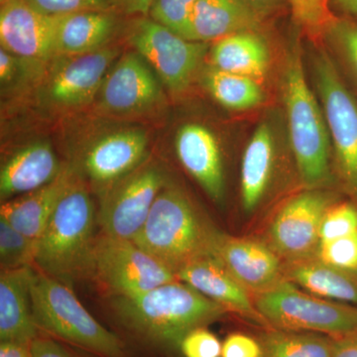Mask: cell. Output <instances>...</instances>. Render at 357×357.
<instances>
[{"mask_svg":"<svg viewBox=\"0 0 357 357\" xmlns=\"http://www.w3.org/2000/svg\"><path fill=\"white\" fill-rule=\"evenodd\" d=\"M115 316L136 340L163 351L178 349L192 331L206 328L227 310L192 286L176 280L132 298L119 297Z\"/></svg>","mask_w":357,"mask_h":357,"instance_id":"1","label":"cell"},{"mask_svg":"<svg viewBox=\"0 0 357 357\" xmlns=\"http://www.w3.org/2000/svg\"><path fill=\"white\" fill-rule=\"evenodd\" d=\"M282 93L301 181L307 189H328L335 178L330 130L318 96L307 83L300 45L286 54Z\"/></svg>","mask_w":357,"mask_h":357,"instance_id":"2","label":"cell"},{"mask_svg":"<svg viewBox=\"0 0 357 357\" xmlns=\"http://www.w3.org/2000/svg\"><path fill=\"white\" fill-rule=\"evenodd\" d=\"M218 231L204 222L184 192L165 185L132 241L177 274L213 253Z\"/></svg>","mask_w":357,"mask_h":357,"instance_id":"3","label":"cell"},{"mask_svg":"<svg viewBox=\"0 0 357 357\" xmlns=\"http://www.w3.org/2000/svg\"><path fill=\"white\" fill-rule=\"evenodd\" d=\"M31 300L40 333L98 357H128L121 337L98 323L67 284L44 272L34 271Z\"/></svg>","mask_w":357,"mask_h":357,"instance_id":"4","label":"cell"},{"mask_svg":"<svg viewBox=\"0 0 357 357\" xmlns=\"http://www.w3.org/2000/svg\"><path fill=\"white\" fill-rule=\"evenodd\" d=\"M93 225V202L83 183L75 178L37 241L35 264L68 285L88 270L95 243Z\"/></svg>","mask_w":357,"mask_h":357,"instance_id":"5","label":"cell"},{"mask_svg":"<svg viewBox=\"0 0 357 357\" xmlns=\"http://www.w3.org/2000/svg\"><path fill=\"white\" fill-rule=\"evenodd\" d=\"M311 54L314 89L325 112L337 178L357 206V96L326 47Z\"/></svg>","mask_w":357,"mask_h":357,"instance_id":"6","label":"cell"},{"mask_svg":"<svg viewBox=\"0 0 357 357\" xmlns=\"http://www.w3.org/2000/svg\"><path fill=\"white\" fill-rule=\"evenodd\" d=\"M253 301L270 328L332 337L357 332V306L324 299L290 281L253 296Z\"/></svg>","mask_w":357,"mask_h":357,"instance_id":"7","label":"cell"},{"mask_svg":"<svg viewBox=\"0 0 357 357\" xmlns=\"http://www.w3.org/2000/svg\"><path fill=\"white\" fill-rule=\"evenodd\" d=\"M88 270L119 297L132 298L178 280L177 274L132 241L105 236L95 241Z\"/></svg>","mask_w":357,"mask_h":357,"instance_id":"8","label":"cell"},{"mask_svg":"<svg viewBox=\"0 0 357 357\" xmlns=\"http://www.w3.org/2000/svg\"><path fill=\"white\" fill-rule=\"evenodd\" d=\"M130 42L171 93H184L201 76L208 43L178 36L154 20H141Z\"/></svg>","mask_w":357,"mask_h":357,"instance_id":"9","label":"cell"},{"mask_svg":"<svg viewBox=\"0 0 357 357\" xmlns=\"http://www.w3.org/2000/svg\"><path fill=\"white\" fill-rule=\"evenodd\" d=\"M337 201L328 189H307L289 199L270 225V248L286 262L317 257L323 218Z\"/></svg>","mask_w":357,"mask_h":357,"instance_id":"10","label":"cell"},{"mask_svg":"<svg viewBox=\"0 0 357 357\" xmlns=\"http://www.w3.org/2000/svg\"><path fill=\"white\" fill-rule=\"evenodd\" d=\"M165 185L156 167H144L117 181L103 198L98 213L103 234L133 241Z\"/></svg>","mask_w":357,"mask_h":357,"instance_id":"11","label":"cell"},{"mask_svg":"<svg viewBox=\"0 0 357 357\" xmlns=\"http://www.w3.org/2000/svg\"><path fill=\"white\" fill-rule=\"evenodd\" d=\"M58 15H48L27 0H8L0 10L1 48L28 62H45L56 55Z\"/></svg>","mask_w":357,"mask_h":357,"instance_id":"12","label":"cell"},{"mask_svg":"<svg viewBox=\"0 0 357 357\" xmlns=\"http://www.w3.org/2000/svg\"><path fill=\"white\" fill-rule=\"evenodd\" d=\"M98 96L109 114H139L159 102L161 88L146 61L137 52H129L107 72Z\"/></svg>","mask_w":357,"mask_h":357,"instance_id":"13","label":"cell"},{"mask_svg":"<svg viewBox=\"0 0 357 357\" xmlns=\"http://www.w3.org/2000/svg\"><path fill=\"white\" fill-rule=\"evenodd\" d=\"M211 255L252 296L286 280L280 256L260 241L229 236L218 230Z\"/></svg>","mask_w":357,"mask_h":357,"instance_id":"14","label":"cell"},{"mask_svg":"<svg viewBox=\"0 0 357 357\" xmlns=\"http://www.w3.org/2000/svg\"><path fill=\"white\" fill-rule=\"evenodd\" d=\"M119 50L103 47L100 50L72 56L54 70L45 88L47 102L58 107H83L100 93L107 70Z\"/></svg>","mask_w":357,"mask_h":357,"instance_id":"15","label":"cell"},{"mask_svg":"<svg viewBox=\"0 0 357 357\" xmlns=\"http://www.w3.org/2000/svg\"><path fill=\"white\" fill-rule=\"evenodd\" d=\"M178 280L256 325L270 328L256 309L251 294L225 269L213 255H206L185 265L177 273Z\"/></svg>","mask_w":357,"mask_h":357,"instance_id":"16","label":"cell"},{"mask_svg":"<svg viewBox=\"0 0 357 357\" xmlns=\"http://www.w3.org/2000/svg\"><path fill=\"white\" fill-rule=\"evenodd\" d=\"M178 161L213 201L225 196L222 152L210 129L187 123L178 129L175 139Z\"/></svg>","mask_w":357,"mask_h":357,"instance_id":"17","label":"cell"},{"mask_svg":"<svg viewBox=\"0 0 357 357\" xmlns=\"http://www.w3.org/2000/svg\"><path fill=\"white\" fill-rule=\"evenodd\" d=\"M148 137L140 129H124L102 136L84 157L91 180L109 184L133 172L146 153Z\"/></svg>","mask_w":357,"mask_h":357,"instance_id":"18","label":"cell"},{"mask_svg":"<svg viewBox=\"0 0 357 357\" xmlns=\"http://www.w3.org/2000/svg\"><path fill=\"white\" fill-rule=\"evenodd\" d=\"M30 266L1 270L0 275V340L31 345L40 335L32 311Z\"/></svg>","mask_w":357,"mask_h":357,"instance_id":"19","label":"cell"},{"mask_svg":"<svg viewBox=\"0 0 357 357\" xmlns=\"http://www.w3.org/2000/svg\"><path fill=\"white\" fill-rule=\"evenodd\" d=\"M63 170L49 143H32L15 152L2 166L0 197L8 201L36 191L55 180Z\"/></svg>","mask_w":357,"mask_h":357,"instance_id":"20","label":"cell"},{"mask_svg":"<svg viewBox=\"0 0 357 357\" xmlns=\"http://www.w3.org/2000/svg\"><path fill=\"white\" fill-rule=\"evenodd\" d=\"M264 16L246 0H196L192 41H218L241 32H259Z\"/></svg>","mask_w":357,"mask_h":357,"instance_id":"21","label":"cell"},{"mask_svg":"<svg viewBox=\"0 0 357 357\" xmlns=\"http://www.w3.org/2000/svg\"><path fill=\"white\" fill-rule=\"evenodd\" d=\"M74 178V173L70 169H64L48 185L22 195L20 198L4 202L0 208V217L21 234L38 241L59 202Z\"/></svg>","mask_w":357,"mask_h":357,"instance_id":"22","label":"cell"},{"mask_svg":"<svg viewBox=\"0 0 357 357\" xmlns=\"http://www.w3.org/2000/svg\"><path fill=\"white\" fill-rule=\"evenodd\" d=\"M284 276L307 293L357 306V270L333 266L318 257L285 262Z\"/></svg>","mask_w":357,"mask_h":357,"instance_id":"23","label":"cell"},{"mask_svg":"<svg viewBox=\"0 0 357 357\" xmlns=\"http://www.w3.org/2000/svg\"><path fill=\"white\" fill-rule=\"evenodd\" d=\"M116 20L112 13L79 11L58 15L56 55L79 56L103 48L112 36Z\"/></svg>","mask_w":357,"mask_h":357,"instance_id":"24","label":"cell"},{"mask_svg":"<svg viewBox=\"0 0 357 357\" xmlns=\"http://www.w3.org/2000/svg\"><path fill=\"white\" fill-rule=\"evenodd\" d=\"M211 60L218 70L259 82L269 72L271 52L259 32H241L215 41Z\"/></svg>","mask_w":357,"mask_h":357,"instance_id":"25","label":"cell"},{"mask_svg":"<svg viewBox=\"0 0 357 357\" xmlns=\"http://www.w3.org/2000/svg\"><path fill=\"white\" fill-rule=\"evenodd\" d=\"M275 156L273 130L267 122L256 128L246 145L241 163V201L244 211L257 208L266 192Z\"/></svg>","mask_w":357,"mask_h":357,"instance_id":"26","label":"cell"},{"mask_svg":"<svg viewBox=\"0 0 357 357\" xmlns=\"http://www.w3.org/2000/svg\"><path fill=\"white\" fill-rule=\"evenodd\" d=\"M199 77L204 89L225 109L244 112L256 109L264 102L259 82L251 77L225 72L211 65L202 70Z\"/></svg>","mask_w":357,"mask_h":357,"instance_id":"27","label":"cell"},{"mask_svg":"<svg viewBox=\"0 0 357 357\" xmlns=\"http://www.w3.org/2000/svg\"><path fill=\"white\" fill-rule=\"evenodd\" d=\"M258 340L263 357H333V338L323 333L268 328Z\"/></svg>","mask_w":357,"mask_h":357,"instance_id":"28","label":"cell"},{"mask_svg":"<svg viewBox=\"0 0 357 357\" xmlns=\"http://www.w3.org/2000/svg\"><path fill=\"white\" fill-rule=\"evenodd\" d=\"M321 39L335 62L357 88V20L335 15Z\"/></svg>","mask_w":357,"mask_h":357,"instance_id":"29","label":"cell"},{"mask_svg":"<svg viewBox=\"0 0 357 357\" xmlns=\"http://www.w3.org/2000/svg\"><path fill=\"white\" fill-rule=\"evenodd\" d=\"M37 241L21 234L0 217V264L1 270L30 266L35 261Z\"/></svg>","mask_w":357,"mask_h":357,"instance_id":"30","label":"cell"},{"mask_svg":"<svg viewBox=\"0 0 357 357\" xmlns=\"http://www.w3.org/2000/svg\"><path fill=\"white\" fill-rule=\"evenodd\" d=\"M196 0H152L150 17L178 36L192 41V14Z\"/></svg>","mask_w":357,"mask_h":357,"instance_id":"31","label":"cell"},{"mask_svg":"<svg viewBox=\"0 0 357 357\" xmlns=\"http://www.w3.org/2000/svg\"><path fill=\"white\" fill-rule=\"evenodd\" d=\"M293 20L302 31L314 41L321 39L335 14L328 0H287Z\"/></svg>","mask_w":357,"mask_h":357,"instance_id":"32","label":"cell"},{"mask_svg":"<svg viewBox=\"0 0 357 357\" xmlns=\"http://www.w3.org/2000/svg\"><path fill=\"white\" fill-rule=\"evenodd\" d=\"M357 232V206L351 201L333 204L321 222V241H333Z\"/></svg>","mask_w":357,"mask_h":357,"instance_id":"33","label":"cell"},{"mask_svg":"<svg viewBox=\"0 0 357 357\" xmlns=\"http://www.w3.org/2000/svg\"><path fill=\"white\" fill-rule=\"evenodd\" d=\"M317 257L333 266L357 270V232L333 241H321Z\"/></svg>","mask_w":357,"mask_h":357,"instance_id":"34","label":"cell"},{"mask_svg":"<svg viewBox=\"0 0 357 357\" xmlns=\"http://www.w3.org/2000/svg\"><path fill=\"white\" fill-rule=\"evenodd\" d=\"M31 6L48 15H64L79 11L112 13L121 0H27Z\"/></svg>","mask_w":357,"mask_h":357,"instance_id":"35","label":"cell"},{"mask_svg":"<svg viewBox=\"0 0 357 357\" xmlns=\"http://www.w3.org/2000/svg\"><path fill=\"white\" fill-rule=\"evenodd\" d=\"M222 344L206 328L188 333L181 342L178 351L184 357H222Z\"/></svg>","mask_w":357,"mask_h":357,"instance_id":"36","label":"cell"},{"mask_svg":"<svg viewBox=\"0 0 357 357\" xmlns=\"http://www.w3.org/2000/svg\"><path fill=\"white\" fill-rule=\"evenodd\" d=\"M222 357H263L261 344L258 338L234 333L222 342Z\"/></svg>","mask_w":357,"mask_h":357,"instance_id":"37","label":"cell"},{"mask_svg":"<svg viewBox=\"0 0 357 357\" xmlns=\"http://www.w3.org/2000/svg\"><path fill=\"white\" fill-rule=\"evenodd\" d=\"M32 357H79L60 340L40 333L31 344Z\"/></svg>","mask_w":357,"mask_h":357,"instance_id":"38","label":"cell"},{"mask_svg":"<svg viewBox=\"0 0 357 357\" xmlns=\"http://www.w3.org/2000/svg\"><path fill=\"white\" fill-rule=\"evenodd\" d=\"M333 338V357H357V332Z\"/></svg>","mask_w":357,"mask_h":357,"instance_id":"39","label":"cell"},{"mask_svg":"<svg viewBox=\"0 0 357 357\" xmlns=\"http://www.w3.org/2000/svg\"><path fill=\"white\" fill-rule=\"evenodd\" d=\"M20 60L21 59L16 57L10 52L0 48V81L2 84L13 81L17 72Z\"/></svg>","mask_w":357,"mask_h":357,"instance_id":"40","label":"cell"},{"mask_svg":"<svg viewBox=\"0 0 357 357\" xmlns=\"http://www.w3.org/2000/svg\"><path fill=\"white\" fill-rule=\"evenodd\" d=\"M0 357H32L31 345L20 342H0Z\"/></svg>","mask_w":357,"mask_h":357,"instance_id":"41","label":"cell"},{"mask_svg":"<svg viewBox=\"0 0 357 357\" xmlns=\"http://www.w3.org/2000/svg\"><path fill=\"white\" fill-rule=\"evenodd\" d=\"M328 4L335 15L357 20V0H328Z\"/></svg>","mask_w":357,"mask_h":357,"instance_id":"42","label":"cell"},{"mask_svg":"<svg viewBox=\"0 0 357 357\" xmlns=\"http://www.w3.org/2000/svg\"><path fill=\"white\" fill-rule=\"evenodd\" d=\"M251 6L262 14L264 17L270 14L277 13L285 6L287 0H246Z\"/></svg>","mask_w":357,"mask_h":357,"instance_id":"43","label":"cell"},{"mask_svg":"<svg viewBox=\"0 0 357 357\" xmlns=\"http://www.w3.org/2000/svg\"><path fill=\"white\" fill-rule=\"evenodd\" d=\"M121 2L132 13L148 14L152 0H121Z\"/></svg>","mask_w":357,"mask_h":357,"instance_id":"44","label":"cell"},{"mask_svg":"<svg viewBox=\"0 0 357 357\" xmlns=\"http://www.w3.org/2000/svg\"><path fill=\"white\" fill-rule=\"evenodd\" d=\"M6 1H8V0H0V2H1V4L6 3Z\"/></svg>","mask_w":357,"mask_h":357,"instance_id":"45","label":"cell"}]
</instances>
